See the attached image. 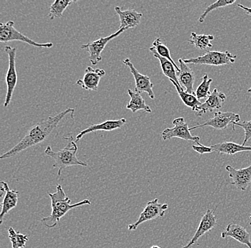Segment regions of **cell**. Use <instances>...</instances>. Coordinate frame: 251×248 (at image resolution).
I'll list each match as a JSON object with an SVG mask.
<instances>
[{"mask_svg":"<svg viewBox=\"0 0 251 248\" xmlns=\"http://www.w3.org/2000/svg\"><path fill=\"white\" fill-rule=\"evenodd\" d=\"M106 75L103 69L94 70L92 67H87L82 79L78 80L76 84L85 90L97 91L99 88L100 80Z\"/></svg>","mask_w":251,"mask_h":248,"instance_id":"5bb4252c","label":"cell"},{"mask_svg":"<svg viewBox=\"0 0 251 248\" xmlns=\"http://www.w3.org/2000/svg\"><path fill=\"white\" fill-rule=\"evenodd\" d=\"M217 222L218 218L215 215L214 210H210V209L207 210L201 220L196 233L194 234L191 240L188 242V244L182 248H190L193 245L196 244L199 238H201L203 235L209 232L210 230H213L216 227Z\"/></svg>","mask_w":251,"mask_h":248,"instance_id":"4fadbf2b","label":"cell"},{"mask_svg":"<svg viewBox=\"0 0 251 248\" xmlns=\"http://www.w3.org/2000/svg\"><path fill=\"white\" fill-rule=\"evenodd\" d=\"M123 62L130 69V71L134 78L136 84L134 90L139 93H147L151 99L153 100L155 98V94L153 90V84L151 81L150 78L147 75H142L138 71L129 58H126Z\"/></svg>","mask_w":251,"mask_h":248,"instance_id":"8fae6325","label":"cell"},{"mask_svg":"<svg viewBox=\"0 0 251 248\" xmlns=\"http://www.w3.org/2000/svg\"><path fill=\"white\" fill-rule=\"evenodd\" d=\"M213 40L214 36L211 34H197L195 32H192L188 42L191 45H194L198 50H204L213 47L211 42Z\"/></svg>","mask_w":251,"mask_h":248,"instance_id":"d4e9b609","label":"cell"},{"mask_svg":"<svg viewBox=\"0 0 251 248\" xmlns=\"http://www.w3.org/2000/svg\"><path fill=\"white\" fill-rule=\"evenodd\" d=\"M250 225L251 226V213L250 215Z\"/></svg>","mask_w":251,"mask_h":248,"instance_id":"d590c367","label":"cell"},{"mask_svg":"<svg viewBox=\"0 0 251 248\" xmlns=\"http://www.w3.org/2000/svg\"><path fill=\"white\" fill-rule=\"evenodd\" d=\"M235 0H218L216 2L208 6L206 9L204 11L203 13L201 15L199 19V22L200 23H203L205 21V17L207 15L212 12V11L215 10L219 8H222V7H227V6L231 5V4H234Z\"/></svg>","mask_w":251,"mask_h":248,"instance_id":"f546056e","label":"cell"},{"mask_svg":"<svg viewBox=\"0 0 251 248\" xmlns=\"http://www.w3.org/2000/svg\"><path fill=\"white\" fill-rule=\"evenodd\" d=\"M241 120L239 114L232 112H215L213 118L207 120L201 125L190 128V131L203 127H211L218 130H226L230 124L234 125Z\"/></svg>","mask_w":251,"mask_h":248,"instance_id":"30bf717a","label":"cell"},{"mask_svg":"<svg viewBox=\"0 0 251 248\" xmlns=\"http://www.w3.org/2000/svg\"><path fill=\"white\" fill-rule=\"evenodd\" d=\"M226 169L228 172L229 177L232 179L231 185L237 189L246 191L251 185V165L245 168L235 169L233 166L227 165Z\"/></svg>","mask_w":251,"mask_h":248,"instance_id":"7c38bea8","label":"cell"},{"mask_svg":"<svg viewBox=\"0 0 251 248\" xmlns=\"http://www.w3.org/2000/svg\"><path fill=\"white\" fill-rule=\"evenodd\" d=\"M149 50H150L151 52H156L158 55L169 59V60L174 64L178 73L180 72V68H178V65L175 63L174 59H172V55H171L170 50H169V49L167 48L166 45L163 43L161 39L156 38V40H154V42H153V46L149 48Z\"/></svg>","mask_w":251,"mask_h":248,"instance_id":"4316f807","label":"cell"},{"mask_svg":"<svg viewBox=\"0 0 251 248\" xmlns=\"http://www.w3.org/2000/svg\"><path fill=\"white\" fill-rule=\"evenodd\" d=\"M151 53H153L154 57L157 58V59L159 60L163 73H164L165 76L167 77L169 80H174L178 85L180 86L179 81H178V76H177L178 72H177L176 69L174 67V64H173L169 59L158 55L156 52L151 51ZM180 87H181V86H180Z\"/></svg>","mask_w":251,"mask_h":248,"instance_id":"603a6c76","label":"cell"},{"mask_svg":"<svg viewBox=\"0 0 251 248\" xmlns=\"http://www.w3.org/2000/svg\"><path fill=\"white\" fill-rule=\"evenodd\" d=\"M126 123L125 118H122L117 120H106L97 125H92L88 127L85 130H82L76 137V142L79 141L85 135L94 132L103 130V131L111 132L122 128Z\"/></svg>","mask_w":251,"mask_h":248,"instance_id":"ffe728a7","label":"cell"},{"mask_svg":"<svg viewBox=\"0 0 251 248\" xmlns=\"http://www.w3.org/2000/svg\"><path fill=\"white\" fill-rule=\"evenodd\" d=\"M169 208L168 204L159 203L158 199L149 201L147 202L145 208L144 209L139 216V219L134 223L128 224V230L129 231L136 230L140 224L153 220L158 218H163L166 214V211Z\"/></svg>","mask_w":251,"mask_h":248,"instance_id":"8992f818","label":"cell"},{"mask_svg":"<svg viewBox=\"0 0 251 248\" xmlns=\"http://www.w3.org/2000/svg\"><path fill=\"white\" fill-rule=\"evenodd\" d=\"M235 125L237 126L241 127L245 131V137L244 140H243V145L246 146V144L247 143L248 141L251 138V120H245L241 122H237L233 125V128H234Z\"/></svg>","mask_w":251,"mask_h":248,"instance_id":"4dcf8cb0","label":"cell"},{"mask_svg":"<svg viewBox=\"0 0 251 248\" xmlns=\"http://www.w3.org/2000/svg\"><path fill=\"white\" fill-rule=\"evenodd\" d=\"M211 147L213 152L228 155H234L241 152L251 151V146H244L232 142H224L222 143L213 144Z\"/></svg>","mask_w":251,"mask_h":248,"instance_id":"44dd1931","label":"cell"},{"mask_svg":"<svg viewBox=\"0 0 251 248\" xmlns=\"http://www.w3.org/2000/svg\"><path fill=\"white\" fill-rule=\"evenodd\" d=\"M115 11L120 20L119 29H133L139 25L143 14L134 9L122 10L120 7H115Z\"/></svg>","mask_w":251,"mask_h":248,"instance_id":"ac0fdd59","label":"cell"},{"mask_svg":"<svg viewBox=\"0 0 251 248\" xmlns=\"http://www.w3.org/2000/svg\"><path fill=\"white\" fill-rule=\"evenodd\" d=\"M126 30H127V29H119V30L117 32L114 33V34H110L108 37H101V38L94 41V42L81 45V48L88 52L89 54V60H90L91 63L93 65H96L102 60V52L103 51L110 41L119 37L121 34L125 32Z\"/></svg>","mask_w":251,"mask_h":248,"instance_id":"9c48e42d","label":"cell"},{"mask_svg":"<svg viewBox=\"0 0 251 248\" xmlns=\"http://www.w3.org/2000/svg\"><path fill=\"white\" fill-rule=\"evenodd\" d=\"M174 127L172 128L165 129L161 133V137L164 140L178 138L184 140L193 141L201 145V138L198 136H194L191 134L188 124L186 123L183 117H178L173 121Z\"/></svg>","mask_w":251,"mask_h":248,"instance_id":"52a82bcc","label":"cell"},{"mask_svg":"<svg viewBox=\"0 0 251 248\" xmlns=\"http://www.w3.org/2000/svg\"><path fill=\"white\" fill-rule=\"evenodd\" d=\"M75 110L73 108H67L56 115L50 116L46 120L37 122L28 130L26 136L19 143L1 155L0 159L12 158L26 149L45 142L51 137L55 138L59 136V133L62 132L63 128H69L74 125V123L70 124V122H75Z\"/></svg>","mask_w":251,"mask_h":248,"instance_id":"6da1fadb","label":"cell"},{"mask_svg":"<svg viewBox=\"0 0 251 248\" xmlns=\"http://www.w3.org/2000/svg\"><path fill=\"white\" fill-rule=\"evenodd\" d=\"M221 237L226 238L227 237L233 238L248 248H251V235L245 227L240 224L230 223L227 224L225 230L221 232Z\"/></svg>","mask_w":251,"mask_h":248,"instance_id":"e0dca14e","label":"cell"},{"mask_svg":"<svg viewBox=\"0 0 251 248\" xmlns=\"http://www.w3.org/2000/svg\"><path fill=\"white\" fill-rule=\"evenodd\" d=\"M8 234L12 248H25L26 242L29 240L27 235L16 232L13 227L8 229Z\"/></svg>","mask_w":251,"mask_h":248,"instance_id":"83f0119b","label":"cell"},{"mask_svg":"<svg viewBox=\"0 0 251 248\" xmlns=\"http://www.w3.org/2000/svg\"><path fill=\"white\" fill-rule=\"evenodd\" d=\"M178 62L180 64V72L177 73V76L180 85L186 88V92L187 93L196 95V92L194 89L195 73L187 64L185 63L183 59H178Z\"/></svg>","mask_w":251,"mask_h":248,"instance_id":"d6986e66","label":"cell"},{"mask_svg":"<svg viewBox=\"0 0 251 248\" xmlns=\"http://www.w3.org/2000/svg\"><path fill=\"white\" fill-rule=\"evenodd\" d=\"M237 56L229 51H208L203 56L183 59L185 63L222 66L234 63Z\"/></svg>","mask_w":251,"mask_h":248,"instance_id":"5b68a950","label":"cell"},{"mask_svg":"<svg viewBox=\"0 0 251 248\" xmlns=\"http://www.w3.org/2000/svg\"><path fill=\"white\" fill-rule=\"evenodd\" d=\"M12 41H20L36 48H51L54 45L51 42L39 43L31 40L15 29L13 21H8L6 24L0 23V42L6 43Z\"/></svg>","mask_w":251,"mask_h":248,"instance_id":"277c9868","label":"cell"},{"mask_svg":"<svg viewBox=\"0 0 251 248\" xmlns=\"http://www.w3.org/2000/svg\"><path fill=\"white\" fill-rule=\"evenodd\" d=\"M1 193H4V198L1 202V211L0 213V224H2L4 216L12 209L16 208L18 203L20 193L15 190H11L5 182L1 183Z\"/></svg>","mask_w":251,"mask_h":248,"instance_id":"9a60e30c","label":"cell"},{"mask_svg":"<svg viewBox=\"0 0 251 248\" xmlns=\"http://www.w3.org/2000/svg\"><path fill=\"white\" fill-rule=\"evenodd\" d=\"M212 83H213V79L208 78V75L207 74H204L201 83L196 91V96L198 100L208 98V97L211 95L210 92V86Z\"/></svg>","mask_w":251,"mask_h":248,"instance_id":"f1b7e54d","label":"cell"},{"mask_svg":"<svg viewBox=\"0 0 251 248\" xmlns=\"http://www.w3.org/2000/svg\"><path fill=\"white\" fill-rule=\"evenodd\" d=\"M128 94L131 97V100L126 105V109L130 110L133 113L139 110H144L149 113L152 112L150 107L146 103V101L141 96V93L128 89Z\"/></svg>","mask_w":251,"mask_h":248,"instance_id":"7402d4cb","label":"cell"},{"mask_svg":"<svg viewBox=\"0 0 251 248\" xmlns=\"http://www.w3.org/2000/svg\"><path fill=\"white\" fill-rule=\"evenodd\" d=\"M76 1L73 0H56L50 6V13L48 17L50 20H53L55 18H61L65 9Z\"/></svg>","mask_w":251,"mask_h":248,"instance_id":"484cf974","label":"cell"},{"mask_svg":"<svg viewBox=\"0 0 251 248\" xmlns=\"http://www.w3.org/2000/svg\"><path fill=\"white\" fill-rule=\"evenodd\" d=\"M247 92H248V93L249 94V95H251V84L250 87H249V88L248 89Z\"/></svg>","mask_w":251,"mask_h":248,"instance_id":"836d02e7","label":"cell"},{"mask_svg":"<svg viewBox=\"0 0 251 248\" xmlns=\"http://www.w3.org/2000/svg\"><path fill=\"white\" fill-rule=\"evenodd\" d=\"M192 148L194 149V150H195L196 152H197L198 153L200 154V155H203V154L205 153H211V152H213V150L211 147H206V146L203 145V144H201V145H192Z\"/></svg>","mask_w":251,"mask_h":248,"instance_id":"1f68e13d","label":"cell"},{"mask_svg":"<svg viewBox=\"0 0 251 248\" xmlns=\"http://www.w3.org/2000/svg\"><path fill=\"white\" fill-rule=\"evenodd\" d=\"M51 202V213L50 216L43 218L41 222L48 229L54 228L61 219L66 216L70 210L78 207L89 205L92 204L89 200H84L75 204H71V200L67 196L61 185H56V191L54 193H48Z\"/></svg>","mask_w":251,"mask_h":248,"instance_id":"7a4b0ae2","label":"cell"},{"mask_svg":"<svg viewBox=\"0 0 251 248\" xmlns=\"http://www.w3.org/2000/svg\"><path fill=\"white\" fill-rule=\"evenodd\" d=\"M170 81L172 82L174 85L175 86L177 92H178V94L179 95L183 103H184L186 106L188 107V108H191L193 111H196V112L198 107L200 106L202 103L199 101V100H198L196 95L187 93L186 91H184L183 87L178 85L174 80H171Z\"/></svg>","mask_w":251,"mask_h":248,"instance_id":"cb8c5ba5","label":"cell"},{"mask_svg":"<svg viewBox=\"0 0 251 248\" xmlns=\"http://www.w3.org/2000/svg\"><path fill=\"white\" fill-rule=\"evenodd\" d=\"M4 51L9 59V67H8L5 80L7 83V94H6L5 101L4 103V108H7L12 101V95L17 83V74L16 70L17 49L10 46H6L4 48Z\"/></svg>","mask_w":251,"mask_h":248,"instance_id":"ba28073f","label":"cell"},{"mask_svg":"<svg viewBox=\"0 0 251 248\" xmlns=\"http://www.w3.org/2000/svg\"><path fill=\"white\" fill-rule=\"evenodd\" d=\"M238 7L242 9L243 11H244L245 13L247 14V15H250L251 16V8H249V7H245L243 4H237Z\"/></svg>","mask_w":251,"mask_h":248,"instance_id":"d6a6232c","label":"cell"},{"mask_svg":"<svg viewBox=\"0 0 251 248\" xmlns=\"http://www.w3.org/2000/svg\"><path fill=\"white\" fill-rule=\"evenodd\" d=\"M151 248H161L159 247V246H153Z\"/></svg>","mask_w":251,"mask_h":248,"instance_id":"e575fe53","label":"cell"},{"mask_svg":"<svg viewBox=\"0 0 251 248\" xmlns=\"http://www.w3.org/2000/svg\"><path fill=\"white\" fill-rule=\"evenodd\" d=\"M226 100V95L223 92H219L217 89H213L211 95L207 100L198 107L196 112L197 116L201 117L207 112H213L215 110H219L222 108L223 105Z\"/></svg>","mask_w":251,"mask_h":248,"instance_id":"2e32d148","label":"cell"},{"mask_svg":"<svg viewBox=\"0 0 251 248\" xmlns=\"http://www.w3.org/2000/svg\"><path fill=\"white\" fill-rule=\"evenodd\" d=\"M66 140L69 141V143L64 148L57 152L53 151L50 146H47L45 150V154L47 156L50 157L54 160L55 163L53 167H58V175H62V171L67 167L71 166H83L87 167L86 163L78 160L76 157V152L78 151L77 144L76 141L74 140L73 137L64 138Z\"/></svg>","mask_w":251,"mask_h":248,"instance_id":"3957f363","label":"cell"}]
</instances>
